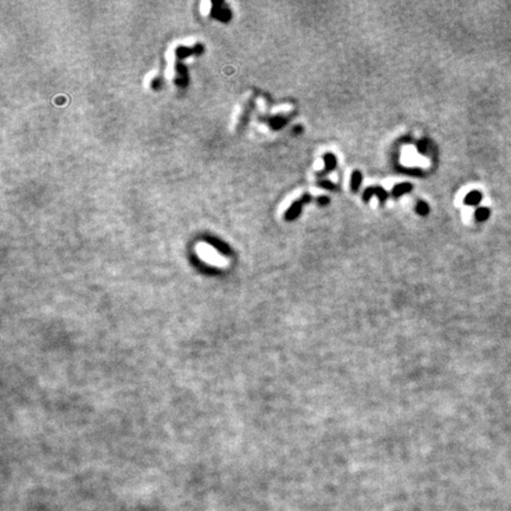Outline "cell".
I'll list each match as a JSON object with an SVG mask.
<instances>
[{
	"label": "cell",
	"instance_id": "6da1fadb",
	"mask_svg": "<svg viewBox=\"0 0 511 511\" xmlns=\"http://www.w3.org/2000/svg\"><path fill=\"white\" fill-rule=\"evenodd\" d=\"M194 250H196L198 257H199L204 263L210 264L211 267L225 268L229 264V261H227V258L225 257L224 254H221L217 248H214L212 245L205 243V241L198 243Z\"/></svg>",
	"mask_w": 511,
	"mask_h": 511
},
{
	"label": "cell",
	"instance_id": "7a4b0ae2",
	"mask_svg": "<svg viewBox=\"0 0 511 511\" xmlns=\"http://www.w3.org/2000/svg\"><path fill=\"white\" fill-rule=\"evenodd\" d=\"M312 200V198L310 194H304V196L299 198L298 200H296V202H294L290 205V207H289L287 212H285V220L288 221H292V220H296L298 218L299 214H301L302 212V209L303 206L305 205V204H309L310 202Z\"/></svg>",
	"mask_w": 511,
	"mask_h": 511
},
{
	"label": "cell",
	"instance_id": "3957f363",
	"mask_svg": "<svg viewBox=\"0 0 511 511\" xmlns=\"http://www.w3.org/2000/svg\"><path fill=\"white\" fill-rule=\"evenodd\" d=\"M373 196H376L377 198H379V202L381 204H384L388 198V192L384 188V187H381V186L368 187V188L363 192V196H362L363 202L368 203L370 200V198H372Z\"/></svg>",
	"mask_w": 511,
	"mask_h": 511
},
{
	"label": "cell",
	"instance_id": "277c9868",
	"mask_svg": "<svg viewBox=\"0 0 511 511\" xmlns=\"http://www.w3.org/2000/svg\"><path fill=\"white\" fill-rule=\"evenodd\" d=\"M412 189H413V185L410 182L398 183V185H395L393 187V189H392V196L394 198H399L401 196H404V194L410 193Z\"/></svg>",
	"mask_w": 511,
	"mask_h": 511
},
{
	"label": "cell",
	"instance_id": "5b68a950",
	"mask_svg": "<svg viewBox=\"0 0 511 511\" xmlns=\"http://www.w3.org/2000/svg\"><path fill=\"white\" fill-rule=\"evenodd\" d=\"M323 160H325V172L322 173V175H325L336 168L337 159L335 155L332 154V153H327V154H325V156H323Z\"/></svg>",
	"mask_w": 511,
	"mask_h": 511
},
{
	"label": "cell",
	"instance_id": "8992f818",
	"mask_svg": "<svg viewBox=\"0 0 511 511\" xmlns=\"http://www.w3.org/2000/svg\"><path fill=\"white\" fill-rule=\"evenodd\" d=\"M361 183H362V174H361L360 170H354L352 176H350V188L354 193L359 190Z\"/></svg>",
	"mask_w": 511,
	"mask_h": 511
},
{
	"label": "cell",
	"instance_id": "52a82bcc",
	"mask_svg": "<svg viewBox=\"0 0 511 511\" xmlns=\"http://www.w3.org/2000/svg\"><path fill=\"white\" fill-rule=\"evenodd\" d=\"M480 202H482V193L478 192V190H472V192H470L464 199V203L466 205L470 206L478 205Z\"/></svg>",
	"mask_w": 511,
	"mask_h": 511
},
{
	"label": "cell",
	"instance_id": "ba28073f",
	"mask_svg": "<svg viewBox=\"0 0 511 511\" xmlns=\"http://www.w3.org/2000/svg\"><path fill=\"white\" fill-rule=\"evenodd\" d=\"M415 212L421 217L427 216V214L430 213V206H428V204L426 202L420 200V202L417 204V206H415Z\"/></svg>",
	"mask_w": 511,
	"mask_h": 511
},
{
	"label": "cell",
	"instance_id": "9c48e42d",
	"mask_svg": "<svg viewBox=\"0 0 511 511\" xmlns=\"http://www.w3.org/2000/svg\"><path fill=\"white\" fill-rule=\"evenodd\" d=\"M475 216L478 221H485L490 216V211L488 207H479V209L476 210Z\"/></svg>",
	"mask_w": 511,
	"mask_h": 511
},
{
	"label": "cell",
	"instance_id": "30bf717a",
	"mask_svg": "<svg viewBox=\"0 0 511 511\" xmlns=\"http://www.w3.org/2000/svg\"><path fill=\"white\" fill-rule=\"evenodd\" d=\"M318 186L322 187V188H325V189H328V190H337V189H339V187H337L335 185V183H333L332 181H329V180H320Z\"/></svg>",
	"mask_w": 511,
	"mask_h": 511
},
{
	"label": "cell",
	"instance_id": "8fae6325",
	"mask_svg": "<svg viewBox=\"0 0 511 511\" xmlns=\"http://www.w3.org/2000/svg\"><path fill=\"white\" fill-rule=\"evenodd\" d=\"M211 9H212V3L211 2H203L202 4H200V13H202L204 17L210 15Z\"/></svg>",
	"mask_w": 511,
	"mask_h": 511
},
{
	"label": "cell",
	"instance_id": "7c38bea8",
	"mask_svg": "<svg viewBox=\"0 0 511 511\" xmlns=\"http://www.w3.org/2000/svg\"><path fill=\"white\" fill-rule=\"evenodd\" d=\"M317 203H318V205H321V206H327L330 203V199H329L328 197H325V196L318 197L317 198Z\"/></svg>",
	"mask_w": 511,
	"mask_h": 511
}]
</instances>
